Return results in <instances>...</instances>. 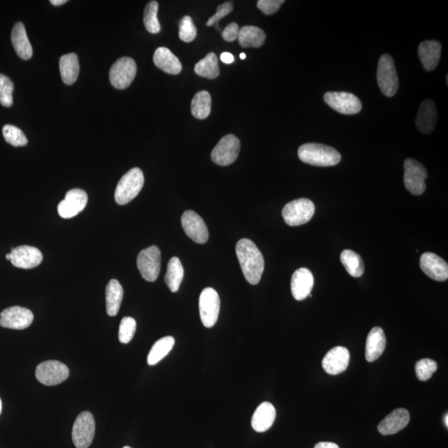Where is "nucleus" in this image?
Listing matches in <instances>:
<instances>
[{
    "instance_id": "nucleus-31",
    "label": "nucleus",
    "mask_w": 448,
    "mask_h": 448,
    "mask_svg": "<svg viewBox=\"0 0 448 448\" xmlns=\"http://www.w3.org/2000/svg\"><path fill=\"white\" fill-rule=\"evenodd\" d=\"M185 270L178 257H172L167 266L165 277L166 285L172 292L178 291L180 284L183 282Z\"/></svg>"
},
{
    "instance_id": "nucleus-38",
    "label": "nucleus",
    "mask_w": 448,
    "mask_h": 448,
    "mask_svg": "<svg viewBox=\"0 0 448 448\" xmlns=\"http://www.w3.org/2000/svg\"><path fill=\"white\" fill-rule=\"evenodd\" d=\"M13 89L15 85L12 80L6 75L0 74V104L6 108L12 106Z\"/></svg>"
},
{
    "instance_id": "nucleus-18",
    "label": "nucleus",
    "mask_w": 448,
    "mask_h": 448,
    "mask_svg": "<svg viewBox=\"0 0 448 448\" xmlns=\"http://www.w3.org/2000/svg\"><path fill=\"white\" fill-rule=\"evenodd\" d=\"M420 268L428 277L438 282H445L448 278V265L442 257L425 252L420 257Z\"/></svg>"
},
{
    "instance_id": "nucleus-12",
    "label": "nucleus",
    "mask_w": 448,
    "mask_h": 448,
    "mask_svg": "<svg viewBox=\"0 0 448 448\" xmlns=\"http://www.w3.org/2000/svg\"><path fill=\"white\" fill-rule=\"evenodd\" d=\"M324 100L335 112L343 115H356L362 109L361 100L349 92H329L324 96Z\"/></svg>"
},
{
    "instance_id": "nucleus-4",
    "label": "nucleus",
    "mask_w": 448,
    "mask_h": 448,
    "mask_svg": "<svg viewBox=\"0 0 448 448\" xmlns=\"http://www.w3.org/2000/svg\"><path fill=\"white\" fill-rule=\"evenodd\" d=\"M377 81L383 94L392 97L398 90V77L396 64L393 57L389 55L381 56L378 70H377Z\"/></svg>"
},
{
    "instance_id": "nucleus-7",
    "label": "nucleus",
    "mask_w": 448,
    "mask_h": 448,
    "mask_svg": "<svg viewBox=\"0 0 448 448\" xmlns=\"http://www.w3.org/2000/svg\"><path fill=\"white\" fill-rule=\"evenodd\" d=\"M96 424L90 412H82L75 421L73 428V441L77 448H88L94 439Z\"/></svg>"
},
{
    "instance_id": "nucleus-15",
    "label": "nucleus",
    "mask_w": 448,
    "mask_h": 448,
    "mask_svg": "<svg viewBox=\"0 0 448 448\" xmlns=\"http://www.w3.org/2000/svg\"><path fill=\"white\" fill-rule=\"evenodd\" d=\"M87 194L84 190L73 189L66 194L63 201L57 206V212L63 219H72L86 208Z\"/></svg>"
},
{
    "instance_id": "nucleus-5",
    "label": "nucleus",
    "mask_w": 448,
    "mask_h": 448,
    "mask_svg": "<svg viewBox=\"0 0 448 448\" xmlns=\"http://www.w3.org/2000/svg\"><path fill=\"white\" fill-rule=\"evenodd\" d=\"M315 205L308 198H298L287 203L282 210V217L291 227L308 224L315 214Z\"/></svg>"
},
{
    "instance_id": "nucleus-39",
    "label": "nucleus",
    "mask_w": 448,
    "mask_h": 448,
    "mask_svg": "<svg viewBox=\"0 0 448 448\" xmlns=\"http://www.w3.org/2000/svg\"><path fill=\"white\" fill-rule=\"evenodd\" d=\"M437 370V362L430 359H421V361L417 362L415 366L417 378L421 381H427L431 379Z\"/></svg>"
},
{
    "instance_id": "nucleus-44",
    "label": "nucleus",
    "mask_w": 448,
    "mask_h": 448,
    "mask_svg": "<svg viewBox=\"0 0 448 448\" xmlns=\"http://www.w3.org/2000/svg\"><path fill=\"white\" fill-rule=\"evenodd\" d=\"M239 27L236 23L229 24L222 33V36L227 42H233L238 38Z\"/></svg>"
},
{
    "instance_id": "nucleus-6",
    "label": "nucleus",
    "mask_w": 448,
    "mask_h": 448,
    "mask_svg": "<svg viewBox=\"0 0 448 448\" xmlns=\"http://www.w3.org/2000/svg\"><path fill=\"white\" fill-rule=\"evenodd\" d=\"M136 72L137 66L134 59L131 57H122L110 68V82L117 89H126L134 81Z\"/></svg>"
},
{
    "instance_id": "nucleus-28",
    "label": "nucleus",
    "mask_w": 448,
    "mask_h": 448,
    "mask_svg": "<svg viewBox=\"0 0 448 448\" xmlns=\"http://www.w3.org/2000/svg\"><path fill=\"white\" fill-rule=\"evenodd\" d=\"M123 288L117 280L113 279L106 288V312L108 316L115 317L119 312L123 299Z\"/></svg>"
},
{
    "instance_id": "nucleus-9",
    "label": "nucleus",
    "mask_w": 448,
    "mask_h": 448,
    "mask_svg": "<svg viewBox=\"0 0 448 448\" xmlns=\"http://www.w3.org/2000/svg\"><path fill=\"white\" fill-rule=\"evenodd\" d=\"M220 299L218 292L211 287L205 288L199 296V314L203 325L207 328L214 326L218 321Z\"/></svg>"
},
{
    "instance_id": "nucleus-33",
    "label": "nucleus",
    "mask_w": 448,
    "mask_h": 448,
    "mask_svg": "<svg viewBox=\"0 0 448 448\" xmlns=\"http://www.w3.org/2000/svg\"><path fill=\"white\" fill-rule=\"evenodd\" d=\"M194 72L198 76L208 79L218 78L219 76L218 57L214 52L208 53L205 59L199 61L195 65Z\"/></svg>"
},
{
    "instance_id": "nucleus-52",
    "label": "nucleus",
    "mask_w": 448,
    "mask_h": 448,
    "mask_svg": "<svg viewBox=\"0 0 448 448\" xmlns=\"http://www.w3.org/2000/svg\"><path fill=\"white\" fill-rule=\"evenodd\" d=\"M123 448H131V447H129V446H127V447H124Z\"/></svg>"
},
{
    "instance_id": "nucleus-19",
    "label": "nucleus",
    "mask_w": 448,
    "mask_h": 448,
    "mask_svg": "<svg viewBox=\"0 0 448 448\" xmlns=\"http://www.w3.org/2000/svg\"><path fill=\"white\" fill-rule=\"evenodd\" d=\"M349 352L343 346H337L326 354L322 361V367L328 374L336 375L347 369L349 363Z\"/></svg>"
},
{
    "instance_id": "nucleus-50",
    "label": "nucleus",
    "mask_w": 448,
    "mask_h": 448,
    "mask_svg": "<svg viewBox=\"0 0 448 448\" xmlns=\"http://www.w3.org/2000/svg\"><path fill=\"white\" fill-rule=\"evenodd\" d=\"M2 412V400L1 398H0V414H1Z\"/></svg>"
},
{
    "instance_id": "nucleus-43",
    "label": "nucleus",
    "mask_w": 448,
    "mask_h": 448,
    "mask_svg": "<svg viewBox=\"0 0 448 448\" xmlns=\"http://www.w3.org/2000/svg\"><path fill=\"white\" fill-rule=\"evenodd\" d=\"M282 3L283 0H259L256 6L266 15H270L277 13Z\"/></svg>"
},
{
    "instance_id": "nucleus-48",
    "label": "nucleus",
    "mask_w": 448,
    "mask_h": 448,
    "mask_svg": "<svg viewBox=\"0 0 448 448\" xmlns=\"http://www.w3.org/2000/svg\"><path fill=\"white\" fill-rule=\"evenodd\" d=\"M445 423L446 424V427L448 428V416L447 414H446L445 417Z\"/></svg>"
},
{
    "instance_id": "nucleus-17",
    "label": "nucleus",
    "mask_w": 448,
    "mask_h": 448,
    "mask_svg": "<svg viewBox=\"0 0 448 448\" xmlns=\"http://www.w3.org/2000/svg\"><path fill=\"white\" fill-rule=\"evenodd\" d=\"M11 263L17 268L32 269L42 263L43 256L37 247L20 246L12 248L10 252Z\"/></svg>"
},
{
    "instance_id": "nucleus-29",
    "label": "nucleus",
    "mask_w": 448,
    "mask_h": 448,
    "mask_svg": "<svg viewBox=\"0 0 448 448\" xmlns=\"http://www.w3.org/2000/svg\"><path fill=\"white\" fill-rule=\"evenodd\" d=\"M59 68L62 79L66 85H73L77 81L80 66L78 57L75 53H68L61 57Z\"/></svg>"
},
{
    "instance_id": "nucleus-14",
    "label": "nucleus",
    "mask_w": 448,
    "mask_h": 448,
    "mask_svg": "<svg viewBox=\"0 0 448 448\" xmlns=\"http://www.w3.org/2000/svg\"><path fill=\"white\" fill-rule=\"evenodd\" d=\"M34 321V314L30 310L12 307L0 313V326L8 329L24 330Z\"/></svg>"
},
{
    "instance_id": "nucleus-37",
    "label": "nucleus",
    "mask_w": 448,
    "mask_h": 448,
    "mask_svg": "<svg viewBox=\"0 0 448 448\" xmlns=\"http://www.w3.org/2000/svg\"><path fill=\"white\" fill-rule=\"evenodd\" d=\"M3 135L7 143L15 146V147L25 146L28 144V139H27L24 133L22 131L20 128L15 126H4L3 127Z\"/></svg>"
},
{
    "instance_id": "nucleus-42",
    "label": "nucleus",
    "mask_w": 448,
    "mask_h": 448,
    "mask_svg": "<svg viewBox=\"0 0 448 448\" xmlns=\"http://www.w3.org/2000/svg\"><path fill=\"white\" fill-rule=\"evenodd\" d=\"M233 10V2H226L224 3L220 4L218 8H217L215 15H212L210 19L208 20L207 26L218 24L219 20L229 15V13H232Z\"/></svg>"
},
{
    "instance_id": "nucleus-34",
    "label": "nucleus",
    "mask_w": 448,
    "mask_h": 448,
    "mask_svg": "<svg viewBox=\"0 0 448 448\" xmlns=\"http://www.w3.org/2000/svg\"><path fill=\"white\" fill-rule=\"evenodd\" d=\"M175 340L172 336H166L159 339L153 345L149 353L147 362L150 366L157 365L162 361L174 347Z\"/></svg>"
},
{
    "instance_id": "nucleus-11",
    "label": "nucleus",
    "mask_w": 448,
    "mask_h": 448,
    "mask_svg": "<svg viewBox=\"0 0 448 448\" xmlns=\"http://www.w3.org/2000/svg\"><path fill=\"white\" fill-rule=\"evenodd\" d=\"M428 178V172L419 161L414 159H407L405 161V185L409 192L414 195H421L425 192V180Z\"/></svg>"
},
{
    "instance_id": "nucleus-25",
    "label": "nucleus",
    "mask_w": 448,
    "mask_h": 448,
    "mask_svg": "<svg viewBox=\"0 0 448 448\" xmlns=\"http://www.w3.org/2000/svg\"><path fill=\"white\" fill-rule=\"evenodd\" d=\"M11 40L13 48L17 55L22 59L29 60L33 56V48L27 35L25 27L21 22H17L13 26Z\"/></svg>"
},
{
    "instance_id": "nucleus-36",
    "label": "nucleus",
    "mask_w": 448,
    "mask_h": 448,
    "mask_svg": "<svg viewBox=\"0 0 448 448\" xmlns=\"http://www.w3.org/2000/svg\"><path fill=\"white\" fill-rule=\"evenodd\" d=\"M159 3L150 1L147 3L144 12V24L146 30L150 34H158L161 31V24L157 17Z\"/></svg>"
},
{
    "instance_id": "nucleus-2",
    "label": "nucleus",
    "mask_w": 448,
    "mask_h": 448,
    "mask_svg": "<svg viewBox=\"0 0 448 448\" xmlns=\"http://www.w3.org/2000/svg\"><path fill=\"white\" fill-rule=\"evenodd\" d=\"M298 157L301 161L319 167L334 166L341 161V155L335 149L317 143H308L300 146Z\"/></svg>"
},
{
    "instance_id": "nucleus-49",
    "label": "nucleus",
    "mask_w": 448,
    "mask_h": 448,
    "mask_svg": "<svg viewBox=\"0 0 448 448\" xmlns=\"http://www.w3.org/2000/svg\"><path fill=\"white\" fill-rule=\"evenodd\" d=\"M240 59H246V55H245V53H241V55H240Z\"/></svg>"
},
{
    "instance_id": "nucleus-32",
    "label": "nucleus",
    "mask_w": 448,
    "mask_h": 448,
    "mask_svg": "<svg viewBox=\"0 0 448 448\" xmlns=\"http://www.w3.org/2000/svg\"><path fill=\"white\" fill-rule=\"evenodd\" d=\"M340 261L345 270L353 277H361L365 273V263L361 256L352 250L341 252Z\"/></svg>"
},
{
    "instance_id": "nucleus-26",
    "label": "nucleus",
    "mask_w": 448,
    "mask_h": 448,
    "mask_svg": "<svg viewBox=\"0 0 448 448\" xmlns=\"http://www.w3.org/2000/svg\"><path fill=\"white\" fill-rule=\"evenodd\" d=\"M386 337L380 327H375L368 335L366 347V358L368 362L377 361L384 352Z\"/></svg>"
},
{
    "instance_id": "nucleus-10",
    "label": "nucleus",
    "mask_w": 448,
    "mask_h": 448,
    "mask_svg": "<svg viewBox=\"0 0 448 448\" xmlns=\"http://www.w3.org/2000/svg\"><path fill=\"white\" fill-rule=\"evenodd\" d=\"M240 140L233 135L222 138L211 153L212 161L220 166H228L236 161L240 152Z\"/></svg>"
},
{
    "instance_id": "nucleus-35",
    "label": "nucleus",
    "mask_w": 448,
    "mask_h": 448,
    "mask_svg": "<svg viewBox=\"0 0 448 448\" xmlns=\"http://www.w3.org/2000/svg\"><path fill=\"white\" fill-rule=\"evenodd\" d=\"M212 99L207 91H201L194 96L192 103V113L195 118L206 119L211 113Z\"/></svg>"
},
{
    "instance_id": "nucleus-8",
    "label": "nucleus",
    "mask_w": 448,
    "mask_h": 448,
    "mask_svg": "<svg viewBox=\"0 0 448 448\" xmlns=\"http://www.w3.org/2000/svg\"><path fill=\"white\" fill-rule=\"evenodd\" d=\"M161 252L157 246L142 250L137 257V268L142 277L147 282H154L161 272Z\"/></svg>"
},
{
    "instance_id": "nucleus-45",
    "label": "nucleus",
    "mask_w": 448,
    "mask_h": 448,
    "mask_svg": "<svg viewBox=\"0 0 448 448\" xmlns=\"http://www.w3.org/2000/svg\"><path fill=\"white\" fill-rule=\"evenodd\" d=\"M221 61L226 64H233L234 62V57L230 52H223L220 57Z\"/></svg>"
},
{
    "instance_id": "nucleus-13",
    "label": "nucleus",
    "mask_w": 448,
    "mask_h": 448,
    "mask_svg": "<svg viewBox=\"0 0 448 448\" xmlns=\"http://www.w3.org/2000/svg\"><path fill=\"white\" fill-rule=\"evenodd\" d=\"M36 378L46 386H55L64 382L68 378L69 370L64 363L57 361H48L38 365Z\"/></svg>"
},
{
    "instance_id": "nucleus-23",
    "label": "nucleus",
    "mask_w": 448,
    "mask_h": 448,
    "mask_svg": "<svg viewBox=\"0 0 448 448\" xmlns=\"http://www.w3.org/2000/svg\"><path fill=\"white\" fill-rule=\"evenodd\" d=\"M277 412L269 402H264L257 407L252 418V427L257 433H264L272 428Z\"/></svg>"
},
{
    "instance_id": "nucleus-47",
    "label": "nucleus",
    "mask_w": 448,
    "mask_h": 448,
    "mask_svg": "<svg viewBox=\"0 0 448 448\" xmlns=\"http://www.w3.org/2000/svg\"><path fill=\"white\" fill-rule=\"evenodd\" d=\"M66 0H51L50 3L52 4V6H63V4L66 3Z\"/></svg>"
},
{
    "instance_id": "nucleus-40",
    "label": "nucleus",
    "mask_w": 448,
    "mask_h": 448,
    "mask_svg": "<svg viewBox=\"0 0 448 448\" xmlns=\"http://www.w3.org/2000/svg\"><path fill=\"white\" fill-rule=\"evenodd\" d=\"M136 321L132 317H124L120 324L119 340L122 344L131 342L136 333Z\"/></svg>"
},
{
    "instance_id": "nucleus-30",
    "label": "nucleus",
    "mask_w": 448,
    "mask_h": 448,
    "mask_svg": "<svg viewBox=\"0 0 448 448\" xmlns=\"http://www.w3.org/2000/svg\"><path fill=\"white\" fill-rule=\"evenodd\" d=\"M238 42L243 48H259L263 45L266 34L255 26H244L239 30Z\"/></svg>"
},
{
    "instance_id": "nucleus-20",
    "label": "nucleus",
    "mask_w": 448,
    "mask_h": 448,
    "mask_svg": "<svg viewBox=\"0 0 448 448\" xmlns=\"http://www.w3.org/2000/svg\"><path fill=\"white\" fill-rule=\"evenodd\" d=\"M314 287L313 274L308 268H299L292 275L291 294L296 301H303L310 295Z\"/></svg>"
},
{
    "instance_id": "nucleus-16",
    "label": "nucleus",
    "mask_w": 448,
    "mask_h": 448,
    "mask_svg": "<svg viewBox=\"0 0 448 448\" xmlns=\"http://www.w3.org/2000/svg\"><path fill=\"white\" fill-rule=\"evenodd\" d=\"M182 227L189 238L196 243L203 244L208 240V230L205 221L192 210L184 212L181 218Z\"/></svg>"
},
{
    "instance_id": "nucleus-46",
    "label": "nucleus",
    "mask_w": 448,
    "mask_h": 448,
    "mask_svg": "<svg viewBox=\"0 0 448 448\" xmlns=\"http://www.w3.org/2000/svg\"><path fill=\"white\" fill-rule=\"evenodd\" d=\"M314 448H340V447L333 442H321L317 443Z\"/></svg>"
},
{
    "instance_id": "nucleus-24",
    "label": "nucleus",
    "mask_w": 448,
    "mask_h": 448,
    "mask_svg": "<svg viewBox=\"0 0 448 448\" xmlns=\"http://www.w3.org/2000/svg\"><path fill=\"white\" fill-rule=\"evenodd\" d=\"M442 45L435 40L425 41L420 43L419 56L424 68L428 72L435 69L440 61Z\"/></svg>"
},
{
    "instance_id": "nucleus-21",
    "label": "nucleus",
    "mask_w": 448,
    "mask_h": 448,
    "mask_svg": "<svg viewBox=\"0 0 448 448\" xmlns=\"http://www.w3.org/2000/svg\"><path fill=\"white\" fill-rule=\"evenodd\" d=\"M410 420L409 411L398 409L389 414L378 426L379 432L382 435H393L407 427Z\"/></svg>"
},
{
    "instance_id": "nucleus-22",
    "label": "nucleus",
    "mask_w": 448,
    "mask_h": 448,
    "mask_svg": "<svg viewBox=\"0 0 448 448\" xmlns=\"http://www.w3.org/2000/svg\"><path fill=\"white\" fill-rule=\"evenodd\" d=\"M437 122L438 110L435 103L432 100H425L417 114V127L424 134H430L434 131Z\"/></svg>"
},
{
    "instance_id": "nucleus-51",
    "label": "nucleus",
    "mask_w": 448,
    "mask_h": 448,
    "mask_svg": "<svg viewBox=\"0 0 448 448\" xmlns=\"http://www.w3.org/2000/svg\"><path fill=\"white\" fill-rule=\"evenodd\" d=\"M6 259H7V260H10V259H11L10 254H8L6 255Z\"/></svg>"
},
{
    "instance_id": "nucleus-1",
    "label": "nucleus",
    "mask_w": 448,
    "mask_h": 448,
    "mask_svg": "<svg viewBox=\"0 0 448 448\" xmlns=\"http://www.w3.org/2000/svg\"><path fill=\"white\" fill-rule=\"evenodd\" d=\"M236 254L246 280L256 285L264 272L265 261L263 254L250 239L243 238L236 245Z\"/></svg>"
},
{
    "instance_id": "nucleus-3",
    "label": "nucleus",
    "mask_w": 448,
    "mask_h": 448,
    "mask_svg": "<svg viewBox=\"0 0 448 448\" xmlns=\"http://www.w3.org/2000/svg\"><path fill=\"white\" fill-rule=\"evenodd\" d=\"M145 183L143 172L133 168L122 177L115 192V201L120 205H127L139 194Z\"/></svg>"
},
{
    "instance_id": "nucleus-41",
    "label": "nucleus",
    "mask_w": 448,
    "mask_h": 448,
    "mask_svg": "<svg viewBox=\"0 0 448 448\" xmlns=\"http://www.w3.org/2000/svg\"><path fill=\"white\" fill-rule=\"evenodd\" d=\"M197 36L196 27L192 17L185 16L180 24V38L185 43L194 41Z\"/></svg>"
},
{
    "instance_id": "nucleus-27",
    "label": "nucleus",
    "mask_w": 448,
    "mask_h": 448,
    "mask_svg": "<svg viewBox=\"0 0 448 448\" xmlns=\"http://www.w3.org/2000/svg\"><path fill=\"white\" fill-rule=\"evenodd\" d=\"M153 59L155 66L166 73L178 75L181 72L182 65L178 57L166 48H157Z\"/></svg>"
}]
</instances>
